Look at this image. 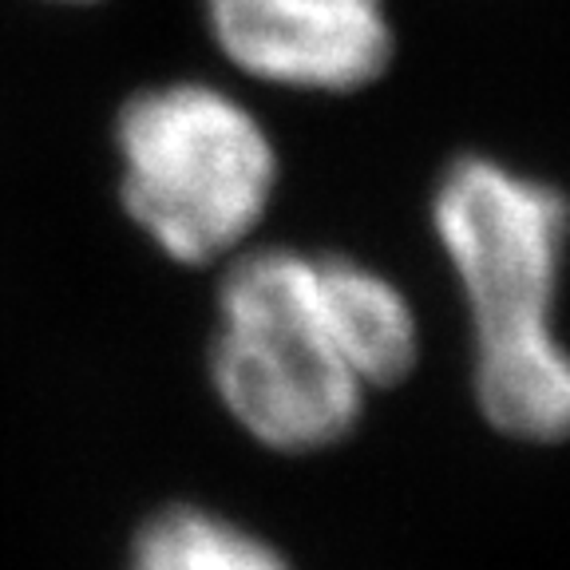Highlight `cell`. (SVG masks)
<instances>
[{
	"label": "cell",
	"mask_w": 570,
	"mask_h": 570,
	"mask_svg": "<svg viewBox=\"0 0 570 570\" xmlns=\"http://www.w3.org/2000/svg\"><path fill=\"white\" fill-rule=\"evenodd\" d=\"M428 223L472 313L480 409L508 436H570V348L554 333L570 195L503 155L463 151L440 170Z\"/></svg>",
	"instance_id": "6da1fadb"
},
{
	"label": "cell",
	"mask_w": 570,
	"mask_h": 570,
	"mask_svg": "<svg viewBox=\"0 0 570 570\" xmlns=\"http://www.w3.org/2000/svg\"><path fill=\"white\" fill-rule=\"evenodd\" d=\"M119 198L167 258L230 262L282 187V147L262 111L203 76L135 91L116 119Z\"/></svg>",
	"instance_id": "7a4b0ae2"
},
{
	"label": "cell",
	"mask_w": 570,
	"mask_h": 570,
	"mask_svg": "<svg viewBox=\"0 0 570 570\" xmlns=\"http://www.w3.org/2000/svg\"><path fill=\"white\" fill-rule=\"evenodd\" d=\"M210 376L226 412L282 452H317L365 409V384L333 341L313 249L246 246L218 285Z\"/></svg>",
	"instance_id": "3957f363"
},
{
	"label": "cell",
	"mask_w": 570,
	"mask_h": 570,
	"mask_svg": "<svg viewBox=\"0 0 570 570\" xmlns=\"http://www.w3.org/2000/svg\"><path fill=\"white\" fill-rule=\"evenodd\" d=\"M218 60L254 88L361 96L396 63L392 0H203Z\"/></svg>",
	"instance_id": "277c9868"
},
{
	"label": "cell",
	"mask_w": 570,
	"mask_h": 570,
	"mask_svg": "<svg viewBox=\"0 0 570 570\" xmlns=\"http://www.w3.org/2000/svg\"><path fill=\"white\" fill-rule=\"evenodd\" d=\"M317 297L341 356L365 389L396 384L416 365L420 325L404 289L348 254H317Z\"/></svg>",
	"instance_id": "5b68a950"
},
{
	"label": "cell",
	"mask_w": 570,
	"mask_h": 570,
	"mask_svg": "<svg viewBox=\"0 0 570 570\" xmlns=\"http://www.w3.org/2000/svg\"><path fill=\"white\" fill-rule=\"evenodd\" d=\"M131 570H289V562L230 519L175 508L139 534Z\"/></svg>",
	"instance_id": "8992f818"
},
{
	"label": "cell",
	"mask_w": 570,
	"mask_h": 570,
	"mask_svg": "<svg viewBox=\"0 0 570 570\" xmlns=\"http://www.w3.org/2000/svg\"><path fill=\"white\" fill-rule=\"evenodd\" d=\"M63 4H91V0H63Z\"/></svg>",
	"instance_id": "52a82bcc"
}]
</instances>
